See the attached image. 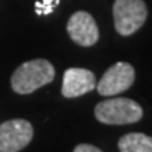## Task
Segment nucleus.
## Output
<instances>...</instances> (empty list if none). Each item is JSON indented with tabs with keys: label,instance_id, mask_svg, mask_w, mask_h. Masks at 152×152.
I'll return each instance as SVG.
<instances>
[{
	"label": "nucleus",
	"instance_id": "nucleus-5",
	"mask_svg": "<svg viewBox=\"0 0 152 152\" xmlns=\"http://www.w3.org/2000/svg\"><path fill=\"white\" fill-rule=\"evenodd\" d=\"M33 125L23 118L9 120L0 125V152H18L31 142Z\"/></svg>",
	"mask_w": 152,
	"mask_h": 152
},
{
	"label": "nucleus",
	"instance_id": "nucleus-4",
	"mask_svg": "<svg viewBox=\"0 0 152 152\" xmlns=\"http://www.w3.org/2000/svg\"><path fill=\"white\" fill-rule=\"evenodd\" d=\"M135 80V69L128 62H117L104 72L97 89L102 96H115L128 90Z\"/></svg>",
	"mask_w": 152,
	"mask_h": 152
},
{
	"label": "nucleus",
	"instance_id": "nucleus-1",
	"mask_svg": "<svg viewBox=\"0 0 152 152\" xmlns=\"http://www.w3.org/2000/svg\"><path fill=\"white\" fill-rule=\"evenodd\" d=\"M55 69L47 59L27 61L11 75V87L18 94H30L54 80Z\"/></svg>",
	"mask_w": 152,
	"mask_h": 152
},
{
	"label": "nucleus",
	"instance_id": "nucleus-6",
	"mask_svg": "<svg viewBox=\"0 0 152 152\" xmlns=\"http://www.w3.org/2000/svg\"><path fill=\"white\" fill-rule=\"evenodd\" d=\"M66 30L72 41L80 47H92L99 41L97 24L87 11L73 13L68 21Z\"/></svg>",
	"mask_w": 152,
	"mask_h": 152
},
{
	"label": "nucleus",
	"instance_id": "nucleus-7",
	"mask_svg": "<svg viewBox=\"0 0 152 152\" xmlns=\"http://www.w3.org/2000/svg\"><path fill=\"white\" fill-rule=\"evenodd\" d=\"M93 89H96V77L92 71L83 68H69L65 71L61 89L64 97H79Z\"/></svg>",
	"mask_w": 152,
	"mask_h": 152
},
{
	"label": "nucleus",
	"instance_id": "nucleus-3",
	"mask_svg": "<svg viewBox=\"0 0 152 152\" xmlns=\"http://www.w3.org/2000/svg\"><path fill=\"white\" fill-rule=\"evenodd\" d=\"M115 31L128 37L144 26L148 17V9L144 0H115L113 6Z\"/></svg>",
	"mask_w": 152,
	"mask_h": 152
},
{
	"label": "nucleus",
	"instance_id": "nucleus-2",
	"mask_svg": "<svg viewBox=\"0 0 152 152\" xmlns=\"http://www.w3.org/2000/svg\"><path fill=\"white\" fill-rule=\"evenodd\" d=\"M144 115L142 107L135 100L127 97L106 99L96 104L94 117L107 125H124L140 121Z\"/></svg>",
	"mask_w": 152,
	"mask_h": 152
},
{
	"label": "nucleus",
	"instance_id": "nucleus-10",
	"mask_svg": "<svg viewBox=\"0 0 152 152\" xmlns=\"http://www.w3.org/2000/svg\"><path fill=\"white\" fill-rule=\"evenodd\" d=\"M73 152H103V151L100 148L92 145V144H79L73 149Z\"/></svg>",
	"mask_w": 152,
	"mask_h": 152
},
{
	"label": "nucleus",
	"instance_id": "nucleus-9",
	"mask_svg": "<svg viewBox=\"0 0 152 152\" xmlns=\"http://www.w3.org/2000/svg\"><path fill=\"white\" fill-rule=\"evenodd\" d=\"M58 4H59V0H41L35 4V11L39 16L51 14Z\"/></svg>",
	"mask_w": 152,
	"mask_h": 152
},
{
	"label": "nucleus",
	"instance_id": "nucleus-8",
	"mask_svg": "<svg viewBox=\"0 0 152 152\" xmlns=\"http://www.w3.org/2000/svg\"><path fill=\"white\" fill-rule=\"evenodd\" d=\"M120 152H152V137L142 132H128L118 140Z\"/></svg>",
	"mask_w": 152,
	"mask_h": 152
}]
</instances>
